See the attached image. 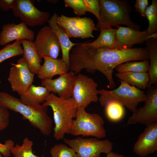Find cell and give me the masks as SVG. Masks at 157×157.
I'll return each mask as SVG.
<instances>
[{
    "instance_id": "603a6c76",
    "label": "cell",
    "mask_w": 157,
    "mask_h": 157,
    "mask_svg": "<svg viewBox=\"0 0 157 157\" xmlns=\"http://www.w3.org/2000/svg\"><path fill=\"white\" fill-rule=\"evenodd\" d=\"M115 76L120 81L139 89L144 90L148 87L149 78L147 73L117 72Z\"/></svg>"
},
{
    "instance_id": "5bb4252c",
    "label": "cell",
    "mask_w": 157,
    "mask_h": 157,
    "mask_svg": "<svg viewBox=\"0 0 157 157\" xmlns=\"http://www.w3.org/2000/svg\"><path fill=\"white\" fill-rule=\"evenodd\" d=\"M116 40L118 49H131L136 44L157 38V33L149 35L147 30L140 31L129 27L116 26Z\"/></svg>"
},
{
    "instance_id": "5b68a950",
    "label": "cell",
    "mask_w": 157,
    "mask_h": 157,
    "mask_svg": "<svg viewBox=\"0 0 157 157\" xmlns=\"http://www.w3.org/2000/svg\"><path fill=\"white\" fill-rule=\"evenodd\" d=\"M120 81L119 86L111 90L102 89L99 90L98 101L101 106H105L110 101H115L125 106L132 112L137 108L138 104L144 102L147 98L145 92L126 83Z\"/></svg>"
},
{
    "instance_id": "d4e9b609",
    "label": "cell",
    "mask_w": 157,
    "mask_h": 157,
    "mask_svg": "<svg viewBox=\"0 0 157 157\" xmlns=\"http://www.w3.org/2000/svg\"><path fill=\"white\" fill-rule=\"evenodd\" d=\"M149 66V61L145 60L140 62L128 61L117 66L115 70L118 72L147 73Z\"/></svg>"
},
{
    "instance_id": "e575fe53",
    "label": "cell",
    "mask_w": 157,
    "mask_h": 157,
    "mask_svg": "<svg viewBox=\"0 0 157 157\" xmlns=\"http://www.w3.org/2000/svg\"><path fill=\"white\" fill-rule=\"evenodd\" d=\"M148 4V0H136L135 5V10L138 11L141 16L145 17V10Z\"/></svg>"
},
{
    "instance_id": "8fae6325",
    "label": "cell",
    "mask_w": 157,
    "mask_h": 157,
    "mask_svg": "<svg viewBox=\"0 0 157 157\" xmlns=\"http://www.w3.org/2000/svg\"><path fill=\"white\" fill-rule=\"evenodd\" d=\"M12 10L15 17L31 27L42 25L49 19V13L40 11L30 0H16Z\"/></svg>"
},
{
    "instance_id": "ffe728a7",
    "label": "cell",
    "mask_w": 157,
    "mask_h": 157,
    "mask_svg": "<svg viewBox=\"0 0 157 157\" xmlns=\"http://www.w3.org/2000/svg\"><path fill=\"white\" fill-rule=\"evenodd\" d=\"M50 93V92L47 88L36 86L32 83L20 95V99L23 104L34 106L44 103Z\"/></svg>"
},
{
    "instance_id": "ba28073f",
    "label": "cell",
    "mask_w": 157,
    "mask_h": 157,
    "mask_svg": "<svg viewBox=\"0 0 157 157\" xmlns=\"http://www.w3.org/2000/svg\"><path fill=\"white\" fill-rule=\"evenodd\" d=\"M98 84L87 76L78 73L73 81L72 97L76 102L78 108H85L92 102L98 101Z\"/></svg>"
},
{
    "instance_id": "484cf974",
    "label": "cell",
    "mask_w": 157,
    "mask_h": 157,
    "mask_svg": "<svg viewBox=\"0 0 157 157\" xmlns=\"http://www.w3.org/2000/svg\"><path fill=\"white\" fill-rule=\"evenodd\" d=\"M105 106L106 116L110 121L118 122L124 116L125 111L124 106L119 103L115 101H110Z\"/></svg>"
},
{
    "instance_id": "d6a6232c",
    "label": "cell",
    "mask_w": 157,
    "mask_h": 157,
    "mask_svg": "<svg viewBox=\"0 0 157 157\" xmlns=\"http://www.w3.org/2000/svg\"><path fill=\"white\" fill-rule=\"evenodd\" d=\"M8 110L0 106V131L5 129L9 125L10 113Z\"/></svg>"
},
{
    "instance_id": "44dd1931",
    "label": "cell",
    "mask_w": 157,
    "mask_h": 157,
    "mask_svg": "<svg viewBox=\"0 0 157 157\" xmlns=\"http://www.w3.org/2000/svg\"><path fill=\"white\" fill-rule=\"evenodd\" d=\"M23 50L22 56L28 65V69L33 74H37L41 66V59L39 56L33 41L21 40Z\"/></svg>"
},
{
    "instance_id": "f1b7e54d",
    "label": "cell",
    "mask_w": 157,
    "mask_h": 157,
    "mask_svg": "<svg viewBox=\"0 0 157 157\" xmlns=\"http://www.w3.org/2000/svg\"><path fill=\"white\" fill-rule=\"evenodd\" d=\"M145 15L149 22V26L146 29L149 35L157 32V0H152L151 4L147 7Z\"/></svg>"
},
{
    "instance_id": "8d00e7d4",
    "label": "cell",
    "mask_w": 157,
    "mask_h": 157,
    "mask_svg": "<svg viewBox=\"0 0 157 157\" xmlns=\"http://www.w3.org/2000/svg\"><path fill=\"white\" fill-rule=\"evenodd\" d=\"M105 157H126L125 156L118 153L111 151L106 154Z\"/></svg>"
},
{
    "instance_id": "d6986e66",
    "label": "cell",
    "mask_w": 157,
    "mask_h": 157,
    "mask_svg": "<svg viewBox=\"0 0 157 157\" xmlns=\"http://www.w3.org/2000/svg\"><path fill=\"white\" fill-rule=\"evenodd\" d=\"M44 62L37 74L41 80L52 79L57 75H60L68 72L65 63L62 59H54L49 57L44 58Z\"/></svg>"
},
{
    "instance_id": "f35d334b",
    "label": "cell",
    "mask_w": 157,
    "mask_h": 157,
    "mask_svg": "<svg viewBox=\"0 0 157 157\" xmlns=\"http://www.w3.org/2000/svg\"><path fill=\"white\" fill-rule=\"evenodd\" d=\"M2 155L1 153L0 152V157H2Z\"/></svg>"
},
{
    "instance_id": "277c9868",
    "label": "cell",
    "mask_w": 157,
    "mask_h": 157,
    "mask_svg": "<svg viewBox=\"0 0 157 157\" xmlns=\"http://www.w3.org/2000/svg\"><path fill=\"white\" fill-rule=\"evenodd\" d=\"M100 19L95 26L100 31L103 27L124 25L138 30L140 27L131 19V8L126 0H100Z\"/></svg>"
},
{
    "instance_id": "52a82bcc",
    "label": "cell",
    "mask_w": 157,
    "mask_h": 157,
    "mask_svg": "<svg viewBox=\"0 0 157 157\" xmlns=\"http://www.w3.org/2000/svg\"><path fill=\"white\" fill-rule=\"evenodd\" d=\"M64 142L73 149L78 157H100L101 153L106 154L112 151L113 144L109 140H100L96 138L73 139L64 138Z\"/></svg>"
},
{
    "instance_id": "ac0fdd59",
    "label": "cell",
    "mask_w": 157,
    "mask_h": 157,
    "mask_svg": "<svg viewBox=\"0 0 157 157\" xmlns=\"http://www.w3.org/2000/svg\"><path fill=\"white\" fill-rule=\"evenodd\" d=\"M58 15L54 13L49 18V26L56 34L60 43L62 53V60L65 63L69 70V54L72 48L77 43L72 42L69 40L65 30L57 23Z\"/></svg>"
},
{
    "instance_id": "9c48e42d",
    "label": "cell",
    "mask_w": 157,
    "mask_h": 157,
    "mask_svg": "<svg viewBox=\"0 0 157 157\" xmlns=\"http://www.w3.org/2000/svg\"><path fill=\"white\" fill-rule=\"evenodd\" d=\"M57 23L65 30L69 38H93V31L97 30L93 20L90 17H69L62 15L57 17Z\"/></svg>"
},
{
    "instance_id": "4316f807",
    "label": "cell",
    "mask_w": 157,
    "mask_h": 157,
    "mask_svg": "<svg viewBox=\"0 0 157 157\" xmlns=\"http://www.w3.org/2000/svg\"><path fill=\"white\" fill-rule=\"evenodd\" d=\"M33 142L27 137L25 138L22 144H17L10 150L13 157H45L44 155L41 156L35 155L33 152Z\"/></svg>"
},
{
    "instance_id": "1f68e13d",
    "label": "cell",
    "mask_w": 157,
    "mask_h": 157,
    "mask_svg": "<svg viewBox=\"0 0 157 157\" xmlns=\"http://www.w3.org/2000/svg\"><path fill=\"white\" fill-rule=\"evenodd\" d=\"M90 12L93 14L99 22L100 19V8L98 0H84Z\"/></svg>"
},
{
    "instance_id": "d590c367",
    "label": "cell",
    "mask_w": 157,
    "mask_h": 157,
    "mask_svg": "<svg viewBox=\"0 0 157 157\" xmlns=\"http://www.w3.org/2000/svg\"><path fill=\"white\" fill-rule=\"evenodd\" d=\"M16 0H0V8L7 12L13 8Z\"/></svg>"
},
{
    "instance_id": "7c38bea8",
    "label": "cell",
    "mask_w": 157,
    "mask_h": 157,
    "mask_svg": "<svg viewBox=\"0 0 157 157\" xmlns=\"http://www.w3.org/2000/svg\"><path fill=\"white\" fill-rule=\"evenodd\" d=\"M10 64L12 66L10 69L8 81L12 91L21 95L32 84L35 74L30 72L23 57L19 59L17 63Z\"/></svg>"
},
{
    "instance_id": "4dcf8cb0",
    "label": "cell",
    "mask_w": 157,
    "mask_h": 157,
    "mask_svg": "<svg viewBox=\"0 0 157 157\" xmlns=\"http://www.w3.org/2000/svg\"><path fill=\"white\" fill-rule=\"evenodd\" d=\"M65 6L72 8L76 15L81 16L90 11L84 0H65Z\"/></svg>"
},
{
    "instance_id": "9a60e30c",
    "label": "cell",
    "mask_w": 157,
    "mask_h": 157,
    "mask_svg": "<svg viewBox=\"0 0 157 157\" xmlns=\"http://www.w3.org/2000/svg\"><path fill=\"white\" fill-rule=\"evenodd\" d=\"M133 150L141 157L146 156L157 150V121L147 126L139 135Z\"/></svg>"
},
{
    "instance_id": "f546056e",
    "label": "cell",
    "mask_w": 157,
    "mask_h": 157,
    "mask_svg": "<svg viewBox=\"0 0 157 157\" xmlns=\"http://www.w3.org/2000/svg\"><path fill=\"white\" fill-rule=\"evenodd\" d=\"M50 153L51 157H78L73 149L63 144L55 145Z\"/></svg>"
},
{
    "instance_id": "8992f818",
    "label": "cell",
    "mask_w": 157,
    "mask_h": 157,
    "mask_svg": "<svg viewBox=\"0 0 157 157\" xmlns=\"http://www.w3.org/2000/svg\"><path fill=\"white\" fill-rule=\"evenodd\" d=\"M85 109L78 108L69 133L75 136H92L99 139L104 138L106 132L103 118L98 114L87 112Z\"/></svg>"
},
{
    "instance_id": "74e56055",
    "label": "cell",
    "mask_w": 157,
    "mask_h": 157,
    "mask_svg": "<svg viewBox=\"0 0 157 157\" xmlns=\"http://www.w3.org/2000/svg\"><path fill=\"white\" fill-rule=\"evenodd\" d=\"M48 1L50 2L51 3H56L57 2V1H56V0H48Z\"/></svg>"
},
{
    "instance_id": "e0dca14e",
    "label": "cell",
    "mask_w": 157,
    "mask_h": 157,
    "mask_svg": "<svg viewBox=\"0 0 157 157\" xmlns=\"http://www.w3.org/2000/svg\"><path fill=\"white\" fill-rule=\"evenodd\" d=\"M76 74L70 71L60 75L55 79L41 80V86L47 88L50 92L59 97L68 99L72 97V85Z\"/></svg>"
},
{
    "instance_id": "6da1fadb",
    "label": "cell",
    "mask_w": 157,
    "mask_h": 157,
    "mask_svg": "<svg viewBox=\"0 0 157 157\" xmlns=\"http://www.w3.org/2000/svg\"><path fill=\"white\" fill-rule=\"evenodd\" d=\"M149 59V52L147 47L131 49L95 48L87 47L83 43H78L70 52L69 70L75 74L84 69L90 73L98 71L107 79L108 87L113 89L116 84L113 74L117 66L128 61Z\"/></svg>"
},
{
    "instance_id": "7a4b0ae2",
    "label": "cell",
    "mask_w": 157,
    "mask_h": 157,
    "mask_svg": "<svg viewBox=\"0 0 157 157\" xmlns=\"http://www.w3.org/2000/svg\"><path fill=\"white\" fill-rule=\"evenodd\" d=\"M0 106L21 114L24 119L42 134L48 135L51 133L53 121L47 114L48 106L43 104L34 106L27 105L20 99L4 92H0Z\"/></svg>"
},
{
    "instance_id": "2e32d148",
    "label": "cell",
    "mask_w": 157,
    "mask_h": 157,
    "mask_svg": "<svg viewBox=\"0 0 157 157\" xmlns=\"http://www.w3.org/2000/svg\"><path fill=\"white\" fill-rule=\"evenodd\" d=\"M35 33L24 22L3 25L0 33V45L3 46L15 40L25 39L33 41Z\"/></svg>"
},
{
    "instance_id": "836d02e7",
    "label": "cell",
    "mask_w": 157,
    "mask_h": 157,
    "mask_svg": "<svg viewBox=\"0 0 157 157\" xmlns=\"http://www.w3.org/2000/svg\"><path fill=\"white\" fill-rule=\"evenodd\" d=\"M15 146L14 142L11 140H6L3 144L0 143V152L4 157H9L10 156V150Z\"/></svg>"
},
{
    "instance_id": "7402d4cb",
    "label": "cell",
    "mask_w": 157,
    "mask_h": 157,
    "mask_svg": "<svg viewBox=\"0 0 157 157\" xmlns=\"http://www.w3.org/2000/svg\"><path fill=\"white\" fill-rule=\"evenodd\" d=\"M98 38L94 41L83 43L85 46L93 48L107 47L118 49L116 40V29L110 26L101 27Z\"/></svg>"
},
{
    "instance_id": "30bf717a",
    "label": "cell",
    "mask_w": 157,
    "mask_h": 157,
    "mask_svg": "<svg viewBox=\"0 0 157 157\" xmlns=\"http://www.w3.org/2000/svg\"><path fill=\"white\" fill-rule=\"evenodd\" d=\"M144 105L133 112L127 121V125L140 124L146 126L157 121V87H147Z\"/></svg>"
},
{
    "instance_id": "4fadbf2b",
    "label": "cell",
    "mask_w": 157,
    "mask_h": 157,
    "mask_svg": "<svg viewBox=\"0 0 157 157\" xmlns=\"http://www.w3.org/2000/svg\"><path fill=\"white\" fill-rule=\"evenodd\" d=\"M33 42L41 59L57 58L61 50L60 45L56 34L49 26H44L39 31Z\"/></svg>"
},
{
    "instance_id": "cb8c5ba5",
    "label": "cell",
    "mask_w": 157,
    "mask_h": 157,
    "mask_svg": "<svg viewBox=\"0 0 157 157\" xmlns=\"http://www.w3.org/2000/svg\"><path fill=\"white\" fill-rule=\"evenodd\" d=\"M149 53V66L147 72L149 82L148 87L157 84V40L151 39L146 41Z\"/></svg>"
},
{
    "instance_id": "83f0119b",
    "label": "cell",
    "mask_w": 157,
    "mask_h": 157,
    "mask_svg": "<svg viewBox=\"0 0 157 157\" xmlns=\"http://www.w3.org/2000/svg\"><path fill=\"white\" fill-rule=\"evenodd\" d=\"M23 50L21 40H17L12 44L8 43L0 50V63L9 58L22 55Z\"/></svg>"
},
{
    "instance_id": "3957f363",
    "label": "cell",
    "mask_w": 157,
    "mask_h": 157,
    "mask_svg": "<svg viewBox=\"0 0 157 157\" xmlns=\"http://www.w3.org/2000/svg\"><path fill=\"white\" fill-rule=\"evenodd\" d=\"M42 104L50 106L52 110L54 138L57 140H63L65 134L69 133L73 119L76 117L78 108L76 102L72 97L66 99L51 93Z\"/></svg>"
}]
</instances>
